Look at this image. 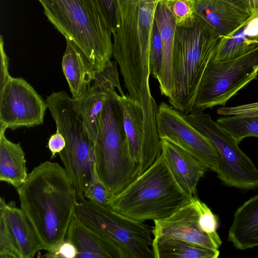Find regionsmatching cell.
I'll return each mask as SVG.
<instances>
[{
  "label": "cell",
  "mask_w": 258,
  "mask_h": 258,
  "mask_svg": "<svg viewBox=\"0 0 258 258\" xmlns=\"http://www.w3.org/2000/svg\"><path fill=\"white\" fill-rule=\"evenodd\" d=\"M65 240L71 242L76 248L77 257L128 258L126 253L117 244L86 226L74 214Z\"/></svg>",
  "instance_id": "obj_15"
},
{
  "label": "cell",
  "mask_w": 258,
  "mask_h": 258,
  "mask_svg": "<svg viewBox=\"0 0 258 258\" xmlns=\"http://www.w3.org/2000/svg\"><path fill=\"white\" fill-rule=\"evenodd\" d=\"M116 93L113 90L108 95L94 142L96 170L108 199L120 194L139 175V163L130 152Z\"/></svg>",
  "instance_id": "obj_5"
},
{
  "label": "cell",
  "mask_w": 258,
  "mask_h": 258,
  "mask_svg": "<svg viewBox=\"0 0 258 258\" xmlns=\"http://www.w3.org/2000/svg\"><path fill=\"white\" fill-rule=\"evenodd\" d=\"M47 107L56 128L66 140L59 154L73 187L77 202L86 200V194L98 178L95 167L94 143L86 132L75 108L74 99L65 91L47 96Z\"/></svg>",
  "instance_id": "obj_6"
},
{
  "label": "cell",
  "mask_w": 258,
  "mask_h": 258,
  "mask_svg": "<svg viewBox=\"0 0 258 258\" xmlns=\"http://www.w3.org/2000/svg\"><path fill=\"white\" fill-rule=\"evenodd\" d=\"M220 38L196 14L190 25L175 27L172 53L174 92L168 101L185 115L194 109L203 73Z\"/></svg>",
  "instance_id": "obj_2"
},
{
  "label": "cell",
  "mask_w": 258,
  "mask_h": 258,
  "mask_svg": "<svg viewBox=\"0 0 258 258\" xmlns=\"http://www.w3.org/2000/svg\"><path fill=\"white\" fill-rule=\"evenodd\" d=\"M66 140L62 134L56 128V132L49 139L48 147L51 153L52 157L56 153H59L66 146Z\"/></svg>",
  "instance_id": "obj_35"
},
{
  "label": "cell",
  "mask_w": 258,
  "mask_h": 258,
  "mask_svg": "<svg viewBox=\"0 0 258 258\" xmlns=\"http://www.w3.org/2000/svg\"><path fill=\"white\" fill-rule=\"evenodd\" d=\"M131 155L139 162L144 133V114L140 103L127 95L116 94Z\"/></svg>",
  "instance_id": "obj_24"
},
{
  "label": "cell",
  "mask_w": 258,
  "mask_h": 258,
  "mask_svg": "<svg viewBox=\"0 0 258 258\" xmlns=\"http://www.w3.org/2000/svg\"><path fill=\"white\" fill-rule=\"evenodd\" d=\"M5 128H0V180L17 188L27 179L25 153L20 143L9 140Z\"/></svg>",
  "instance_id": "obj_23"
},
{
  "label": "cell",
  "mask_w": 258,
  "mask_h": 258,
  "mask_svg": "<svg viewBox=\"0 0 258 258\" xmlns=\"http://www.w3.org/2000/svg\"><path fill=\"white\" fill-rule=\"evenodd\" d=\"M16 189L20 208L31 223L42 250L56 251L66 239L77 203L64 168L58 163L42 162Z\"/></svg>",
  "instance_id": "obj_1"
},
{
  "label": "cell",
  "mask_w": 258,
  "mask_h": 258,
  "mask_svg": "<svg viewBox=\"0 0 258 258\" xmlns=\"http://www.w3.org/2000/svg\"><path fill=\"white\" fill-rule=\"evenodd\" d=\"M99 11L105 17L111 33L116 25V0H94Z\"/></svg>",
  "instance_id": "obj_31"
},
{
  "label": "cell",
  "mask_w": 258,
  "mask_h": 258,
  "mask_svg": "<svg viewBox=\"0 0 258 258\" xmlns=\"http://www.w3.org/2000/svg\"><path fill=\"white\" fill-rule=\"evenodd\" d=\"M172 14L176 26L190 25L195 15L194 0H160Z\"/></svg>",
  "instance_id": "obj_27"
},
{
  "label": "cell",
  "mask_w": 258,
  "mask_h": 258,
  "mask_svg": "<svg viewBox=\"0 0 258 258\" xmlns=\"http://www.w3.org/2000/svg\"><path fill=\"white\" fill-rule=\"evenodd\" d=\"M155 22L160 33L163 49L162 67L157 81L161 94L169 99L174 92L172 53L176 24L171 13L160 1L156 10Z\"/></svg>",
  "instance_id": "obj_19"
},
{
  "label": "cell",
  "mask_w": 258,
  "mask_h": 258,
  "mask_svg": "<svg viewBox=\"0 0 258 258\" xmlns=\"http://www.w3.org/2000/svg\"><path fill=\"white\" fill-rule=\"evenodd\" d=\"M160 139L161 155L174 179L186 194L196 196L198 183L208 168L177 145Z\"/></svg>",
  "instance_id": "obj_16"
},
{
  "label": "cell",
  "mask_w": 258,
  "mask_h": 258,
  "mask_svg": "<svg viewBox=\"0 0 258 258\" xmlns=\"http://www.w3.org/2000/svg\"><path fill=\"white\" fill-rule=\"evenodd\" d=\"M152 249L155 258H217L220 254L218 249L164 236L154 237Z\"/></svg>",
  "instance_id": "obj_25"
},
{
  "label": "cell",
  "mask_w": 258,
  "mask_h": 258,
  "mask_svg": "<svg viewBox=\"0 0 258 258\" xmlns=\"http://www.w3.org/2000/svg\"><path fill=\"white\" fill-rule=\"evenodd\" d=\"M49 22L84 53L95 72L112 56L108 24L94 0H38Z\"/></svg>",
  "instance_id": "obj_3"
},
{
  "label": "cell",
  "mask_w": 258,
  "mask_h": 258,
  "mask_svg": "<svg viewBox=\"0 0 258 258\" xmlns=\"http://www.w3.org/2000/svg\"><path fill=\"white\" fill-rule=\"evenodd\" d=\"M156 127L160 139L182 148L209 170L216 172L219 155L212 141L195 127L181 112L165 102L159 105Z\"/></svg>",
  "instance_id": "obj_11"
},
{
  "label": "cell",
  "mask_w": 258,
  "mask_h": 258,
  "mask_svg": "<svg viewBox=\"0 0 258 258\" xmlns=\"http://www.w3.org/2000/svg\"><path fill=\"white\" fill-rule=\"evenodd\" d=\"M160 0H116V25L112 32V56L120 68L150 59L155 36L159 33L155 13Z\"/></svg>",
  "instance_id": "obj_7"
},
{
  "label": "cell",
  "mask_w": 258,
  "mask_h": 258,
  "mask_svg": "<svg viewBox=\"0 0 258 258\" xmlns=\"http://www.w3.org/2000/svg\"><path fill=\"white\" fill-rule=\"evenodd\" d=\"M257 75L258 46L236 59L215 61L211 58L202 77L193 110L224 106Z\"/></svg>",
  "instance_id": "obj_9"
},
{
  "label": "cell",
  "mask_w": 258,
  "mask_h": 258,
  "mask_svg": "<svg viewBox=\"0 0 258 258\" xmlns=\"http://www.w3.org/2000/svg\"><path fill=\"white\" fill-rule=\"evenodd\" d=\"M1 52V73L0 87L3 86L7 82L11 75L9 72V58L4 49V42L2 36L0 38Z\"/></svg>",
  "instance_id": "obj_34"
},
{
  "label": "cell",
  "mask_w": 258,
  "mask_h": 258,
  "mask_svg": "<svg viewBox=\"0 0 258 258\" xmlns=\"http://www.w3.org/2000/svg\"><path fill=\"white\" fill-rule=\"evenodd\" d=\"M67 47L62 57V69L73 99L83 95L91 84L95 71L81 49L66 39Z\"/></svg>",
  "instance_id": "obj_21"
},
{
  "label": "cell",
  "mask_w": 258,
  "mask_h": 258,
  "mask_svg": "<svg viewBox=\"0 0 258 258\" xmlns=\"http://www.w3.org/2000/svg\"><path fill=\"white\" fill-rule=\"evenodd\" d=\"M217 112L224 116L258 117V102L233 107H220Z\"/></svg>",
  "instance_id": "obj_30"
},
{
  "label": "cell",
  "mask_w": 258,
  "mask_h": 258,
  "mask_svg": "<svg viewBox=\"0 0 258 258\" xmlns=\"http://www.w3.org/2000/svg\"><path fill=\"white\" fill-rule=\"evenodd\" d=\"M86 199L102 206H107L108 198L107 191L98 178L88 190Z\"/></svg>",
  "instance_id": "obj_32"
},
{
  "label": "cell",
  "mask_w": 258,
  "mask_h": 258,
  "mask_svg": "<svg viewBox=\"0 0 258 258\" xmlns=\"http://www.w3.org/2000/svg\"><path fill=\"white\" fill-rule=\"evenodd\" d=\"M216 121L238 144L245 138L258 137V117L225 116L219 117Z\"/></svg>",
  "instance_id": "obj_26"
},
{
  "label": "cell",
  "mask_w": 258,
  "mask_h": 258,
  "mask_svg": "<svg viewBox=\"0 0 258 258\" xmlns=\"http://www.w3.org/2000/svg\"><path fill=\"white\" fill-rule=\"evenodd\" d=\"M258 46V14L251 15L230 35L221 37L212 59L215 61L236 59Z\"/></svg>",
  "instance_id": "obj_20"
},
{
  "label": "cell",
  "mask_w": 258,
  "mask_h": 258,
  "mask_svg": "<svg viewBox=\"0 0 258 258\" xmlns=\"http://www.w3.org/2000/svg\"><path fill=\"white\" fill-rule=\"evenodd\" d=\"M228 240L240 250L258 246V195L237 209L229 230Z\"/></svg>",
  "instance_id": "obj_22"
},
{
  "label": "cell",
  "mask_w": 258,
  "mask_h": 258,
  "mask_svg": "<svg viewBox=\"0 0 258 258\" xmlns=\"http://www.w3.org/2000/svg\"><path fill=\"white\" fill-rule=\"evenodd\" d=\"M117 64L116 61L110 60L103 70L95 72L93 82L85 93L73 99L84 128L94 143L98 132L100 114L109 93L116 89L120 95L124 94L120 84Z\"/></svg>",
  "instance_id": "obj_13"
},
{
  "label": "cell",
  "mask_w": 258,
  "mask_h": 258,
  "mask_svg": "<svg viewBox=\"0 0 258 258\" xmlns=\"http://www.w3.org/2000/svg\"><path fill=\"white\" fill-rule=\"evenodd\" d=\"M77 254V250L75 246L71 242L65 240L56 251L53 252H47L43 257L76 258Z\"/></svg>",
  "instance_id": "obj_33"
},
{
  "label": "cell",
  "mask_w": 258,
  "mask_h": 258,
  "mask_svg": "<svg viewBox=\"0 0 258 258\" xmlns=\"http://www.w3.org/2000/svg\"><path fill=\"white\" fill-rule=\"evenodd\" d=\"M0 218L6 222L15 240L21 258H32L40 250L41 242L28 218L13 201L7 203L1 198Z\"/></svg>",
  "instance_id": "obj_18"
},
{
  "label": "cell",
  "mask_w": 258,
  "mask_h": 258,
  "mask_svg": "<svg viewBox=\"0 0 258 258\" xmlns=\"http://www.w3.org/2000/svg\"><path fill=\"white\" fill-rule=\"evenodd\" d=\"M195 197L169 217L154 221L152 234L154 237H171L217 250L221 244L199 227Z\"/></svg>",
  "instance_id": "obj_14"
},
{
  "label": "cell",
  "mask_w": 258,
  "mask_h": 258,
  "mask_svg": "<svg viewBox=\"0 0 258 258\" xmlns=\"http://www.w3.org/2000/svg\"><path fill=\"white\" fill-rule=\"evenodd\" d=\"M185 116L216 147L219 155L216 172L224 184L241 190L258 187V169L229 133L204 111L193 110Z\"/></svg>",
  "instance_id": "obj_10"
},
{
  "label": "cell",
  "mask_w": 258,
  "mask_h": 258,
  "mask_svg": "<svg viewBox=\"0 0 258 258\" xmlns=\"http://www.w3.org/2000/svg\"><path fill=\"white\" fill-rule=\"evenodd\" d=\"M195 202L198 213L199 228L203 232L221 245L222 242L217 231L218 227L217 217L206 204L201 201L196 196Z\"/></svg>",
  "instance_id": "obj_28"
},
{
  "label": "cell",
  "mask_w": 258,
  "mask_h": 258,
  "mask_svg": "<svg viewBox=\"0 0 258 258\" xmlns=\"http://www.w3.org/2000/svg\"><path fill=\"white\" fill-rule=\"evenodd\" d=\"M195 14L220 36L234 32L251 16L224 0H194Z\"/></svg>",
  "instance_id": "obj_17"
},
{
  "label": "cell",
  "mask_w": 258,
  "mask_h": 258,
  "mask_svg": "<svg viewBox=\"0 0 258 258\" xmlns=\"http://www.w3.org/2000/svg\"><path fill=\"white\" fill-rule=\"evenodd\" d=\"M193 198L178 184L161 155L123 191L108 199L107 206L136 221H154L169 217Z\"/></svg>",
  "instance_id": "obj_4"
},
{
  "label": "cell",
  "mask_w": 258,
  "mask_h": 258,
  "mask_svg": "<svg viewBox=\"0 0 258 258\" xmlns=\"http://www.w3.org/2000/svg\"><path fill=\"white\" fill-rule=\"evenodd\" d=\"M0 258H21L18 246L7 224L1 218Z\"/></svg>",
  "instance_id": "obj_29"
},
{
  "label": "cell",
  "mask_w": 258,
  "mask_h": 258,
  "mask_svg": "<svg viewBox=\"0 0 258 258\" xmlns=\"http://www.w3.org/2000/svg\"><path fill=\"white\" fill-rule=\"evenodd\" d=\"M47 108L46 101L22 78L11 76L0 87V128L41 124Z\"/></svg>",
  "instance_id": "obj_12"
},
{
  "label": "cell",
  "mask_w": 258,
  "mask_h": 258,
  "mask_svg": "<svg viewBox=\"0 0 258 258\" xmlns=\"http://www.w3.org/2000/svg\"><path fill=\"white\" fill-rule=\"evenodd\" d=\"M249 13L246 0H224ZM251 15V14H250Z\"/></svg>",
  "instance_id": "obj_36"
},
{
  "label": "cell",
  "mask_w": 258,
  "mask_h": 258,
  "mask_svg": "<svg viewBox=\"0 0 258 258\" xmlns=\"http://www.w3.org/2000/svg\"><path fill=\"white\" fill-rule=\"evenodd\" d=\"M74 214L86 226L117 244L128 258H155L153 228L144 222L88 200L77 202Z\"/></svg>",
  "instance_id": "obj_8"
}]
</instances>
